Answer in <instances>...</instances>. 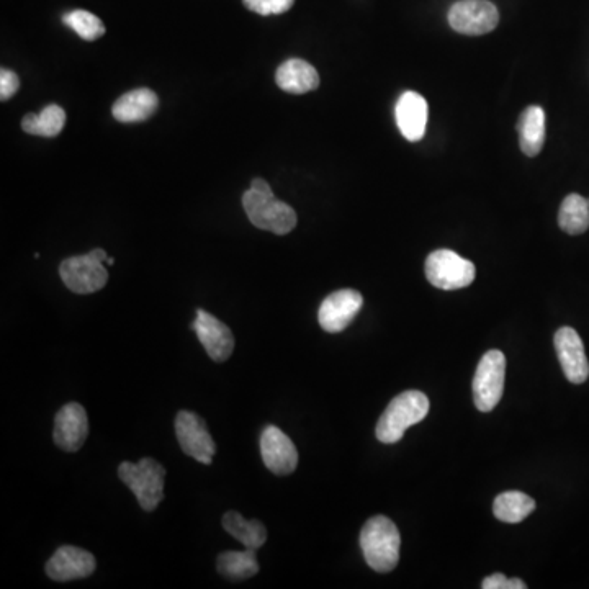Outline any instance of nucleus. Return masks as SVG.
Here are the masks:
<instances>
[{
	"label": "nucleus",
	"instance_id": "obj_1",
	"mask_svg": "<svg viewBox=\"0 0 589 589\" xmlns=\"http://www.w3.org/2000/svg\"><path fill=\"white\" fill-rule=\"evenodd\" d=\"M243 207L249 221L259 230L274 234H288L297 226V213L290 205L275 198L264 179H254L251 189L243 195Z\"/></svg>",
	"mask_w": 589,
	"mask_h": 589
},
{
	"label": "nucleus",
	"instance_id": "obj_2",
	"mask_svg": "<svg viewBox=\"0 0 589 589\" xmlns=\"http://www.w3.org/2000/svg\"><path fill=\"white\" fill-rule=\"evenodd\" d=\"M401 537L395 522L385 516H374L360 531V549L365 562L378 573L395 570L400 562Z\"/></svg>",
	"mask_w": 589,
	"mask_h": 589
},
{
	"label": "nucleus",
	"instance_id": "obj_3",
	"mask_svg": "<svg viewBox=\"0 0 589 589\" xmlns=\"http://www.w3.org/2000/svg\"><path fill=\"white\" fill-rule=\"evenodd\" d=\"M428 396L418 390L401 393L393 398L382 418L378 419L377 439L383 444H395L405 436L406 429L421 423L428 416Z\"/></svg>",
	"mask_w": 589,
	"mask_h": 589
},
{
	"label": "nucleus",
	"instance_id": "obj_4",
	"mask_svg": "<svg viewBox=\"0 0 589 589\" xmlns=\"http://www.w3.org/2000/svg\"><path fill=\"white\" fill-rule=\"evenodd\" d=\"M118 477L125 483L144 511H154L164 500L166 470L158 460L141 459L138 464L123 462L118 467Z\"/></svg>",
	"mask_w": 589,
	"mask_h": 589
},
{
	"label": "nucleus",
	"instance_id": "obj_5",
	"mask_svg": "<svg viewBox=\"0 0 589 589\" xmlns=\"http://www.w3.org/2000/svg\"><path fill=\"white\" fill-rule=\"evenodd\" d=\"M107 259L104 249H94L86 256L69 257L59 266V275L71 292L79 295L99 292L107 285L108 272L104 266Z\"/></svg>",
	"mask_w": 589,
	"mask_h": 589
},
{
	"label": "nucleus",
	"instance_id": "obj_6",
	"mask_svg": "<svg viewBox=\"0 0 589 589\" xmlns=\"http://www.w3.org/2000/svg\"><path fill=\"white\" fill-rule=\"evenodd\" d=\"M506 378V357L501 351H488L473 378V400L482 413H490L500 403Z\"/></svg>",
	"mask_w": 589,
	"mask_h": 589
},
{
	"label": "nucleus",
	"instance_id": "obj_7",
	"mask_svg": "<svg viewBox=\"0 0 589 589\" xmlns=\"http://www.w3.org/2000/svg\"><path fill=\"white\" fill-rule=\"evenodd\" d=\"M426 277L441 290H460L475 280V266L457 252L439 249L426 259Z\"/></svg>",
	"mask_w": 589,
	"mask_h": 589
},
{
	"label": "nucleus",
	"instance_id": "obj_8",
	"mask_svg": "<svg viewBox=\"0 0 589 589\" xmlns=\"http://www.w3.org/2000/svg\"><path fill=\"white\" fill-rule=\"evenodd\" d=\"M500 12L490 0H459L449 10V25L462 35L478 36L493 32Z\"/></svg>",
	"mask_w": 589,
	"mask_h": 589
},
{
	"label": "nucleus",
	"instance_id": "obj_9",
	"mask_svg": "<svg viewBox=\"0 0 589 589\" xmlns=\"http://www.w3.org/2000/svg\"><path fill=\"white\" fill-rule=\"evenodd\" d=\"M177 441L185 454L200 464H212L216 444L208 431L207 423L192 411H180L176 418Z\"/></svg>",
	"mask_w": 589,
	"mask_h": 589
},
{
	"label": "nucleus",
	"instance_id": "obj_10",
	"mask_svg": "<svg viewBox=\"0 0 589 589\" xmlns=\"http://www.w3.org/2000/svg\"><path fill=\"white\" fill-rule=\"evenodd\" d=\"M364 305V298L357 290H338L321 303L318 321L326 333H341L354 321Z\"/></svg>",
	"mask_w": 589,
	"mask_h": 589
},
{
	"label": "nucleus",
	"instance_id": "obj_11",
	"mask_svg": "<svg viewBox=\"0 0 589 589\" xmlns=\"http://www.w3.org/2000/svg\"><path fill=\"white\" fill-rule=\"evenodd\" d=\"M261 455L264 465L275 475H290L298 465L297 447L292 439L275 426H267L262 431Z\"/></svg>",
	"mask_w": 589,
	"mask_h": 589
},
{
	"label": "nucleus",
	"instance_id": "obj_12",
	"mask_svg": "<svg viewBox=\"0 0 589 589\" xmlns=\"http://www.w3.org/2000/svg\"><path fill=\"white\" fill-rule=\"evenodd\" d=\"M89 436V419L79 403L64 405L54 418V444L64 452H77Z\"/></svg>",
	"mask_w": 589,
	"mask_h": 589
},
{
	"label": "nucleus",
	"instance_id": "obj_13",
	"mask_svg": "<svg viewBox=\"0 0 589 589\" xmlns=\"http://www.w3.org/2000/svg\"><path fill=\"white\" fill-rule=\"evenodd\" d=\"M555 351L568 382L581 385L589 377L588 357L580 334L573 328H560L555 333Z\"/></svg>",
	"mask_w": 589,
	"mask_h": 589
},
{
	"label": "nucleus",
	"instance_id": "obj_14",
	"mask_svg": "<svg viewBox=\"0 0 589 589\" xmlns=\"http://www.w3.org/2000/svg\"><path fill=\"white\" fill-rule=\"evenodd\" d=\"M192 329L205 347L208 356L215 362H225L234 351V336L231 329L207 311L198 310Z\"/></svg>",
	"mask_w": 589,
	"mask_h": 589
},
{
	"label": "nucleus",
	"instance_id": "obj_15",
	"mask_svg": "<svg viewBox=\"0 0 589 589\" xmlns=\"http://www.w3.org/2000/svg\"><path fill=\"white\" fill-rule=\"evenodd\" d=\"M97 567L94 555L87 550L64 545L54 552L46 563V573L54 581H72L87 578Z\"/></svg>",
	"mask_w": 589,
	"mask_h": 589
},
{
	"label": "nucleus",
	"instance_id": "obj_16",
	"mask_svg": "<svg viewBox=\"0 0 589 589\" xmlns=\"http://www.w3.org/2000/svg\"><path fill=\"white\" fill-rule=\"evenodd\" d=\"M396 123L408 141L423 140L428 125V102L418 92L408 90L396 104Z\"/></svg>",
	"mask_w": 589,
	"mask_h": 589
},
{
	"label": "nucleus",
	"instance_id": "obj_17",
	"mask_svg": "<svg viewBox=\"0 0 589 589\" xmlns=\"http://www.w3.org/2000/svg\"><path fill=\"white\" fill-rule=\"evenodd\" d=\"M275 82L288 94L302 95L320 86V76L310 63L303 59H288L275 74Z\"/></svg>",
	"mask_w": 589,
	"mask_h": 589
},
{
	"label": "nucleus",
	"instance_id": "obj_18",
	"mask_svg": "<svg viewBox=\"0 0 589 589\" xmlns=\"http://www.w3.org/2000/svg\"><path fill=\"white\" fill-rule=\"evenodd\" d=\"M158 95L153 90L136 89L122 95L113 105V117L122 123H140L158 108Z\"/></svg>",
	"mask_w": 589,
	"mask_h": 589
},
{
	"label": "nucleus",
	"instance_id": "obj_19",
	"mask_svg": "<svg viewBox=\"0 0 589 589\" xmlns=\"http://www.w3.org/2000/svg\"><path fill=\"white\" fill-rule=\"evenodd\" d=\"M519 144L522 153L536 158L545 143V112L537 105L527 107L519 118Z\"/></svg>",
	"mask_w": 589,
	"mask_h": 589
},
{
	"label": "nucleus",
	"instance_id": "obj_20",
	"mask_svg": "<svg viewBox=\"0 0 589 589\" xmlns=\"http://www.w3.org/2000/svg\"><path fill=\"white\" fill-rule=\"evenodd\" d=\"M223 527L234 539H238L246 549H261L266 544L267 529L259 519H246L236 511H230L223 516Z\"/></svg>",
	"mask_w": 589,
	"mask_h": 589
},
{
	"label": "nucleus",
	"instance_id": "obj_21",
	"mask_svg": "<svg viewBox=\"0 0 589 589\" xmlns=\"http://www.w3.org/2000/svg\"><path fill=\"white\" fill-rule=\"evenodd\" d=\"M534 509H536V501L521 491L501 493L496 496L495 503H493V513L496 518L503 522H509V524H518V522L524 521L529 514L534 513Z\"/></svg>",
	"mask_w": 589,
	"mask_h": 589
},
{
	"label": "nucleus",
	"instance_id": "obj_22",
	"mask_svg": "<svg viewBox=\"0 0 589 589\" xmlns=\"http://www.w3.org/2000/svg\"><path fill=\"white\" fill-rule=\"evenodd\" d=\"M558 225L565 233L578 236L589 228V200L578 194H570L563 200Z\"/></svg>",
	"mask_w": 589,
	"mask_h": 589
},
{
	"label": "nucleus",
	"instance_id": "obj_23",
	"mask_svg": "<svg viewBox=\"0 0 589 589\" xmlns=\"http://www.w3.org/2000/svg\"><path fill=\"white\" fill-rule=\"evenodd\" d=\"M218 572L230 580H248L259 572L256 550L246 549L243 552H223L216 562Z\"/></svg>",
	"mask_w": 589,
	"mask_h": 589
},
{
	"label": "nucleus",
	"instance_id": "obj_24",
	"mask_svg": "<svg viewBox=\"0 0 589 589\" xmlns=\"http://www.w3.org/2000/svg\"><path fill=\"white\" fill-rule=\"evenodd\" d=\"M64 123H66V112L59 105H48L43 108L40 115L35 113H28L22 120L23 131H27L28 135L46 136V138H54L63 131Z\"/></svg>",
	"mask_w": 589,
	"mask_h": 589
},
{
	"label": "nucleus",
	"instance_id": "obj_25",
	"mask_svg": "<svg viewBox=\"0 0 589 589\" xmlns=\"http://www.w3.org/2000/svg\"><path fill=\"white\" fill-rule=\"evenodd\" d=\"M63 22L71 30L81 36L82 40L95 41L105 35V25L99 17L90 14L87 10H74L64 15Z\"/></svg>",
	"mask_w": 589,
	"mask_h": 589
},
{
	"label": "nucleus",
	"instance_id": "obj_26",
	"mask_svg": "<svg viewBox=\"0 0 589 589\" xmlns=\"http://www.w3.org/2000/svg\"><path fill=\"white\" fill-rule=\"evenodd\" d=\"M483 589H526L527 585L519 578H508L503 573L488 576L482 583Z\"/></svg>",
	"mask_w": 589,
	"mask_h": 589
},
{
	"label": "nucleus",
	"instance_id": "obj_27",
	"mask_svg": "<svg viewBox=\"0 0 589 589\" xmlns=\"http://www.w3.org/2000/svg\"><path fill=\"white\" fill-rule=\"evenodd\" d=\"M20 89V79L9 69L0 71V99L9 100Z\"/></svg>",
	"mask_w": 589,
	"mask_h": 589
},
{
	"label": "nucleus",
	"instance_id": "obj_28",
	"mask_svg": "<svg viewBox=\"0 0 589 589\" xmlns=\"http://www.w3.org/2000/svg\"><path fill=\"white\" fill-rule=\"evenodd\" d=\"M244 5L248 7L252 12L262 15V17H269L272 15V9H270V0H243Z\"/></svg>",
	"mask_w": 589,
	"mask_h": 589
},
{
	"label": "nucleus",
	"instance_id": "obj_29",
	"mask_svg": "<svg viewBox=\"0 0 589 589\" xmlns=\"http://www.w3.org/2000/svg\"><path fill=\"white\" fill-rule=\"evenodd\" d=\"M293 4H295V0H270L272 15L285 14L287 10L292 9Z\"/></svg>",
	"mask_w": 589,
	"mask_h": 589
},
{
	"label": "nucleus",
	"instance_id": "obj_30",
	"mask_svg": "<svg viewBox=\"0 0 589 589\" xmlns=\"http://www.w3.org/2000/svg\"><path fill=\"white\" fill-rule=\"evenodd\" d=\"M108 266H113V264H115V259H113V257H108L107 261Z\"/></svg>",
	"mask_w": 589,
	"mask_h": 589
}]
</instances>
